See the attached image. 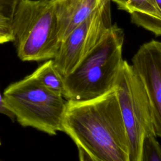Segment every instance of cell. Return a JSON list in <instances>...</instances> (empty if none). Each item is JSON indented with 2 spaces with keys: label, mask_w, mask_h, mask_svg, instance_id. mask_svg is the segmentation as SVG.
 <instances>
[{
  "label": "cell",
  "mask_w": 161,
  "mask_h": 161,
  "mask_svg": "<svg viewBox=\"0 0 161 161\" xmlns=\"http://www.w3.org/2000/svg\"><path fill=\"white\" fill-rule=\"evenodd\" d=\"M80 160L130 161L129 139L115 88L96 98L66 101L62 131Z\"/></svg>",
  "instance_id": "obj_1"
},
{
  "label": "cell",
  "mask_w": 161,
  "mask_h": 161,
  "mask_svg": "<svg viewBox=\"0 0 161 161\" xmlns=\"http://www.w3.org/2000/svg\"><path fill=\"white\" fill-rule=\"evenodd\" d=\"M125 33L116 23L111 26L100 42L64 77L67 100H87L114 88L123 66Z\"/></svg>",
  "instance_id": "obj_2"
},
{
  "label": "cell",
  "mask_w": 161,
  "mask_h": 161,
  "mask_svg": "<svg viewBox=\"0 0 161 161\" xmlns=\"http://www.w3.org/2000/svg\"><path fill=\"white\" fill-rule=\"evenodd\" d=\"M14 40L22 61L53 59L61 44L52 0H21L13 16Z\"/></svg>",
  "instance_id": "obj_3"
},
{
  "label": "cell",
  "mask_w": 161,
  "mask_h": 161,
  "mask_svg": "<svg viewBox=\"0 0 161 161\" xmlns=\"http://www.w3.org/2000/svg\"><path fill=\"white\" fill-rule=\"evenodd\" d=\"M3 96L6 108L21 126L50 135L62 131L66 101L62 95L42 86L31 74L9 84Z\"/></svg>",
  "instance_id": "obj_4"
},
{
  "label": "cell",
  "mask_w": 161,
  "mask_h": 161,
  "mask_svg": "<svg viewBox=\"0 0 161 161\" xmlns=\"http://www.w3.org/2000/svg\"><path fill=\"white\" fill-rule=\"evenodd\" d=\"M114 88L130 143V161H140L145 135L155 133L152 107L145 86L133 69L124 60Z\"/></svg>",
  "instance_id": "obj_5"
},
{
  "label": "cell",
  "mask_w": 161,
  "mask_h": 161,
  "mask_svg": "<svg viewBox=\"0 0 161 161\" xmlns=\"http://www.w3.org/2000/svg\"><path fill=\"white\" fill-rule=\"evenodd\" d=\"M112 25L99 6L86 19L75 28L61 42L54 65L65 77L100 42Z\"/></svg>",
  "instance_id": "obj_6"
},
{
  "label": "cell",
  "mask_w": 161,
  "mask_h": 161,
  "mask_svg": "<svg viewBox=\"0 0 161 161\" xmlns=\"http://www.w3.org/2000/svg\"><path fill=\"white\" fill-rule=\"evenodd\" d=\"M131 65L145 86L152 107L155 131L161 138V42L152 40L142 45Z\"/></svg>",
  "instance_id": "obj_7"
},
{
  "label": "cell",
  "mask_w": 161,
  "mask_h": 161,
  "mask_svg": "<svg viewBox=\"0 0 161 161\" xmlns=\"http://www.w3.org/2000/svg\"><path fill=\"white\" fill-rule=\"evenodd\" d=\"M61 42L99 6L98 0H52Z\"/></svg>",
  "instance_id": "obj_8"
},
{
  "label": "cell",
  "mask_w": 161,
  "mask_h": 161,
  "mask_svg": "<svg viewBox=\"0 0 161 161\" xmlns=\"http://www.w3.org/2000/svg\"><path fill=\"white\" fill-rule=\"evenodd\" d=\"M130 14L133 23L161 36V9L155 0H111Z\"/></svg>",
  "instance_id": "obj_9"
},
{
  "label": "cell",
  "mask_w": 161,
  "mask_h": 161,
  "mask_svg": "<svg viewBox=\"0 0 161 161\" xmlns=\"http://www.w3.org/2000/svg\"><path fill=\"white\" fill-rule=\"evenodd\" d=\"M31 75L50 91L64 97V77L55 67L53 59L47 60L31 74Z\"/></svg>",
  "instance_id": "obj_10"
},
{
  "label": "cell",
  "mask_w": 161,
  "mask_h": 161,
  "mask_svg": "<svg viewBox=\"0 0 161 161\" xmlns=\"http://www.w3.org/2000/svg\"><path fill=\"white\" fill-rule=\"evenodd\" d=\"M157 136L155 133L144 135L141 145L140 161H161V147Z\"/></svg>",
  "instance_id": "obj_11"
},
{
  "label": "cell",
  "mask_w": 161,
  "mask_h": 161,
  "mask_svg": "<svg viewBox=\"0 0 161 161\" xmlns=\"http://www.w3.org/2000/svg\"><path fill=\"white\" fill-rule=\"evenodd\" d=\"M13 40V17L0 11V44Z\"/></svg>",
  "instance_id": "obj_12"
},
{
  "label": "cell",
  "mask_w": 161,
  "mask_h": 161,
  "mask_svg": "<svg viewBox=\"0 0 161 161\" xmlns=\"http://www.w3.org/2000/svg\"><path fill=\"white\" fill-rule=\"evenodd\" d=\"M21 0H0V11L13 17L16 6Z\"/></svg>",
  "instance_id": "obj_13"
},
{
  "label": "cell",
  "mask_w": 161,
  "mask_h": 161,
  "mask_svg": "<svg viewBox=\"0 0 161 161\" xmlns=\"http://www.w3.org/2000/svg\"><path fill=\"white\" fill-rule=\"evenodd\" d=\"M110 2L111 0H98L99 7L102 9L104 15L108 18H111Z\"/></svg>",
  "instance_id": "obj_14"
},
{
  "label": "cell",
  "mask_w": 161,
  "mask_h": 161,
  "mask_svg": "<svg viewBox=\"0 0 161 161\" xmlns=\"http://www.w3.org/2000/svg\"><path fill=\"white\" fill-rule=\"evenodd\" d=\"M0 113L8 116L12 120H14L15 119L14 114L6 108L4 101L3 96L1 95V92H0Z\"/></svg>",
  "instance_id": "obj_15"
},
{
  "label": "cell",
  "mask_w": 161,
  "mask_h": 161,
  "mask_svg": "<svg viewBox=\"0 0 161 161\" xmlns=\"http://www.w3.org/2000/svg\"><path fill=\"white\" fill-rule=\"evenodd\" d=\"M157 5L158 6L159 8L161 9V0H155Z\"/></svg>",
  "instance_id": "obj_16"
}]
</instances>
